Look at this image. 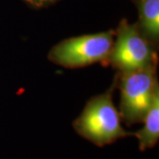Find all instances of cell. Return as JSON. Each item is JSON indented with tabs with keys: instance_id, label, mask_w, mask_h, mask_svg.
I'll return each mask as SVG.
<instances>
[{
	"instance_id": "obj_4",
	"label": "cell",
	"mask_w": 159,
	"mask_h": 159,
	"mask_svg": "<svg viewBox=\"0 0 159 159\" xmlns=\"http://www.w3.org/2000/svg\"><path fill=\"white\" fill-rule=\"evenodd\" d=\"M109 66L118 73L157 67V47L142 34L136 22L123 19L115 29Z\"/></svg>"
},
{
	"instance_id": "obj_1",
	"label": "cell",
	"mask_w": 159,
	"mask_h": 159,
	"mask_svg": "<svg viewBox=\"0 0 159 159\" xmlns=\"http://www.w3.org/2000/svg\"><path fill=\"white\" fill-rule=\"evenodd\" d=\"M117 85L118 74L107 90L91 97L87 102L72 124L77 134L97 147H104L134 135V133L127 132L122 126L120 114L115 107L113 94Z\"/></svg>"
},
{
	"instance_id": "obj_7",
	"label": "cell",
	"mask_w": 159,
	"mask_h": 159,
	"mask_svg": "<svg viewBox=\"0 0 159 159\" xmlns=\"http://www.w3.org/2000/svg\"><path fill=\"white\" fill-rule=\"evenodd\" d=\"M22 1L33 8L41 9V8H45L48 6H52L58 2L59 0H22Z\"/></svg>"
},
{
	"instance_id": "obj_3",
	"label": "cell",
	"mask_w": 159,
	"mask_h": 159,
	"mask_svg": "<svg viewBox=\"0 0 159 159\" xmlns=\"http://www.w3.org/2000/svg\"><path fill=\"white\" fill-rule=\"evenodd\" d=\"M118 86L120 90L119 111L122 122L128 126L142 123L159 94L157 67L118 73Z\"/></svg>"
},
{
	"instance_id": "obj_5",
	"label": "cell",
	"mask_w": 159,
	"mask_h": 159,
	"mask_svg": "<svg viewBox=\"0 0 159 159\" xmlns=\"http://www.w3.org/2000/svg\"><path fill=\"white\" fill-rule=\"evenodd\" d=\"M138 9L137 25L142 34L158 48L159 0H136Z\"/></svg>"
},
{
	"instance_id": "obj_6",
	"label": "cell",
	"mask_w": 159,
	"mask_h": 159,
	"mask_svg": "<svg viewBox=\"0 0 159 159\" xmlns=\"http://www.w3.org/2000/svg\"><path fill=\"white\" fill-rule=\"evenodd\" d=\"M143 126L134 133L141 151L154 148L159 141V94L155 97L142 121Z\"/></svg>"
},
{
	"instance_id": "obj_8",
	"label": "cell",
	"mask_w": 159,
	"mask_h": 159,
	"mask_svg": "<svg viewBox=\"0 0 159 159\" xmlns=\"http://www.w3.org/2000/svg\"><path fill=\"white\" fill-rule=\"evenodd\" d=\"M131 1H132V2H133V3H134V2H135V1H136V0H131Z\"/></svg>"
},
{
	"instance_id": "obj_2",
	"label": "cell",
	"mask_w": 159,
	"mask_h": 159,
	"mask_svg": "<svg viewBox=\"0 0 159 159\" xmlns=\"http://www.w3.org/2000/svg\"><path fill=\"white\" fill-rule=\"evenodd\" d=\"M115 29L62 40L48 52L51 63L65 68L75 69L100 63L109 66Z\"/></svg>"
}]
</instances>
